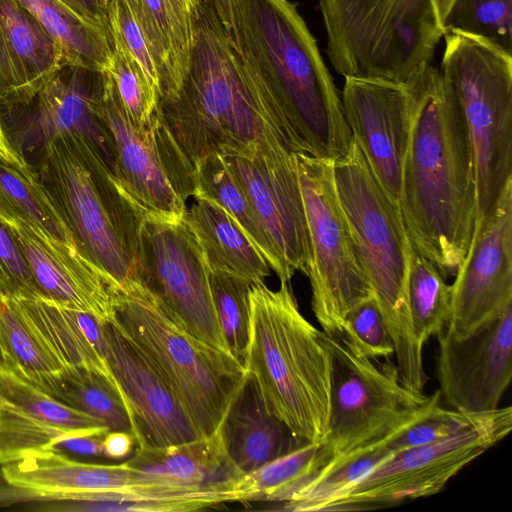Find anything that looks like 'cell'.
I'll return each instance as SVG.
<instances>
[{
    "label": "cell",
    "mask_w": 512,
    "mask_h": 512,
    "mask_svg": "<svg viewBox=\"0 0 512 512\" xmlns=\"http://www.w3.org/2000/svg\"><path fill=\"white\" fill-rule=\"evenodd\" d=\"M155 136L172 184L185 202L195 193V167L223 146L277 142L303 153L281 108L204 4L193 21L181 83L159 100Z\"/></svg>",
    "instance_id": "1"
},
{
    "label": "cell",
    "mask_w": 512,
    "mask_h": 512,
    "mask_svg": "<svg viewBox=\"0 0 512 512\" xmlns=\"http://www.w3.org/2000/svg\"><path fill=\"white\" fill-rule=\"evenodd\" d=\"M416 110L399 201L408 236L442 276H455L477 218V185L466 122L452 85L422 65L409 78Z\"/></svg>",
    "instance_id": "2"
},
{
    "label": "cell",
    "mask_w": 512,
    "mask_h": 512,
    "mask_svg": "<svg viewBox=\"0 0 512 512\" xmlns=\"http://www.w3.org/2000/svg\"><path fill=\"white\" fill-rule=\"evenodd\" d=\"M227 31L281 108L303 153L333 161L344 156L353 136L341 92L297 4L232 0Z\"/></svg>",
    "instance_id": "3"
},
{
    "label": "cell",
    "mask_w": 512,
    "mask_h": 512,
    "mask_svg": "<svg viewBox=\"0 0 512 512\" xmlns=\"http://www.w3.org/2000/svg\"><path fill=\"white\" fill-rule=\"evenodd\" d=\"M243 366L268 411L303 442L321 443L330 413L331 354L325 334L301 313L287 282L249 292Z\"/></svg>",
    "instance_id": "4"
},
{
    "label": "cell",
    "mask_w": 512,
    "mask_h": 512,
    "mask_svg": "<svg viewBox=\"0 0 512 512\" xmlns=\"http://www.w3.org/2000/svg\"><path fill=\"white\" fill-rule=\"evenodd\" d=\"M333 166L340 205L357 258L393 341L400 380L408 389L423 392L428 381L424 347L416 339L408 302L415 249L401 211L377 181L354 139Z\"/></svg>",
    "instance_id": "5"
},
{
    "label": "cell",
    "mask_w": 512,
    "mask_h": 512,
    "mask_svg": "<svg viewBox=\"0 0 512 512\" xmlns=\"http://www.w3.org/2000/svg\"><path fill=\"white\" fill-rule=\"evenodd\" d=\"M41 171L82 251L121 288L141 284L147 211L84 140L42 145Z\"/></svg>",
    "instance_id": "6"
},
{
    "label": "cell",
    "mask_w": 512,
    "mask_h": 512,
    "mask_svg": "<svg viewBox=\"0 0 512 512\" xmlns=\"http://www.w3.org/2000/svg\"><path fill=\"white\" fill-rule=\"evenodd\" d=\"M111 322L162 376L201 437L214 434L246 377L243 364L191 335L140 283L117 291Z\"/></svg>",
    "instance_id": "7"
},
{
    "label": "cell",
    "mask_w": 512,
    "mask_h": 512,
    "mask_svg": "<svg viewBox=\"0 0 512 512\" xmlns=\"http://www.w3.org/2000/svg\"><path fill=\"white\" fill-rule=\"evenodd\" d=\"M456 0H318L326 53L341 76L405 82L432 63Z\"/></svg>",
    "instance_id": "8"
},
{
    "label": "cell",
    "mask_w": 512,
    "mask_h": 512,
    "mask_svg": "<svg viewBox=\"0 0 512 512\" xmlns=\"http://www.w3.org/2000/svg\"><path fill=\"white\" fill-rule=\"evenodd\" d=\"M440 72L460 104L473 151L477 218L512 181V51L482 36L449 30Z\"/></svg>",
    "instance_id": "9"
},
{
    "label": "cell",
    "mask_w": 512,
    "mask_h": 512,
    "mask_svg": "<svg viewBox=\"0 0 512 512\" xmlns=\"http://www.w3.org/2000/svg\"><path fill=\"white\" fill-rule=\"evenodd\" d=\"M325 342L331 354L325 466L403 432L440 405L439 390L427 396L408 389L389 359L367 357L343 334H325Z\"/></svg>",
    "instance_id": "10"
},
{
    "label": "cell",
    "mask_w": 512,
    "mask_h": 512,
    "mask_svg": "<svg viewBox=\"0 0 512 512\" xmlns=\"http://www.w3.org/2000/svg\"><path fill=\"white\" fill-rule=\"evenodd\" d=\"M295 161L309 236L311 307L326 335H342L347 314L373 292L340 205L334 161L304 153H295Z\"/></svg>",
    "instance_id": "11"
},
{
    "label": "cell",
    "mask_w": 512,
    "mask_h": 512,
    "mask_svg": "<svg viewBox=\"0 0 512 512\" xmlns=\"http://www.w3.org/2000/svg\"><path fill=\"white\" fill-rule=\"evenodd\" d=\"M511 429L510 406L482 413L473 424L443 440L393 454L329 499L319 511L376 508L437 494Z\"/></svg>",
    "instance_id": "12"
},
{
    "label": "cell",
    "mask_w": 512,
    "mask_h": 512,
    "mask_svg": "<svg viewBox=\"0 0 512 512\" xmlns=\"http://www.w3.org/2000/svg\"><path fill=\"white\" fill-rule=\"evenodd\" d=\"M209 274L200 243L184 216L147 211L142 226L141 284L191 335L230 353L216 316Z\"/></svg>",
    "instance_id": "13"
},
{
    "label": "cell",
    "mask_w": 512,
    "mask_h": 512,
    "mask_svg": "<svg viewBox=\"0 0 512 512\" xmlns=\"http://www.w3.org/2000/svg\"><path fill=\"white\" fill-rule=\"evenodd\" d=\"M7 485L31 494L110 493L123 511L194 510L201 494L157 475L121 464L77 461L55 450L35 453L0 467Z\"/></svg>",
    "instance_id": "14"
},
{
    "label": "cell",
    "mask_w": 512,
    "mask_h": 512,
    "mask_svg": "<svg viewBox=\"0 0 512 512\" xmlns=\"http://www.w3.org/2000/svg\"><path fill=\"white\" fill-rule=\"evenodd\" d=\"M245 189L288 277L306 275L310 249L295 153L277 142L223 146L217 151Z\"/></svg>",
    "instance_id": "15"
},
{
    "label": "cell",
    "mask_w": 512,
    "mask_h": 512,
    "mask_svg": "<svg viewBox=\"0 0 512 512\" xmlns=\"http://www.w3.org/2000/svg\"><path fill=\"white\" fill-rule=\"evenodd\" d=\"M451 286L448 332L468 338L512 305V181L476 221L467 253Z\"/></svg>",
    "instance_id": "16"
},
{
    "label": "cell",
    "mask_w": 512,
    "mask_h": 512,
    "mask_svg": "<svg viewBox=\"0 0 512 512\" xmlns=\"http://www.w3.org/2000/svg\"><path fill=\"white\" fill-rule=\"evenodd\" d=\"M341 99L353 139L377 181L399 207L416 110L413 82L346 76Z\"/></svg>",
    "instance_id": "17"
},
{
    "label": "cell",
    "mask_w": 512,
    "mask_h": 512,
    "mask_svg": "<svg viewBox=\"0 0 512 512\" xmlns=\"http://www.w3.org/2000/svg\"><path fill=\"white\" fill-rule=\"evenodd\" d=\"M436 378L450 409L485 413L499 407L512 378V305L474 335L436 336Z\"/></svg>",
    "instance_id": "18"
},
{
    "label": "cell",
    "mask_w": 512,
    "mask_h": 512,
    "mask_svg": "<svg viewBox=\"0 0 512 512\" xmlns=\"http://www.w3.org/2000/svg\"><path fill=\"white\" fill-rule=\"evenodd\" d=\"M0 219L19 245L44 297L110 322L121 287L79 246L67 244L0 207Z\"/></svg>",
    "instance_id": "19"
},
{
    "label": "cell",
    "mask_w": 512,
    "mask_h": 512,
    "mask_svg": "<svg viewBox=\"0 0 512 512\" xmlns=\"http://www.w3.org/2000/svg\"><path fill=\"white\" fill-rule=\"evenodd\" d=\"M103 79L104 71L67 63L29 101L2 108L42 145L60 137L85 140L118 178L115 146L96 114Z\"/></svg>",
    "instance_id": "20"
},
{
    "label": "cell",
    "mask_w": 512,
    "mask_h": 512,
    "mask_svg": "<svg viewBox=\"0 0 512 512\" xmlns=\"http://www.w3.org/2000/svg\"><path fill=\"white\" fill-rule=\"evenodd\" d=\"M106 358L128 404L137 448L165 447L200 438L158 371L113 322L104 323Z\"/></svg>",
    "instance_id": "21"
},
{
    "label": "cell",
    "mask_w": 512,
    "mask_h": 512,
    "mask_svg": "<svg viewBox=\"0 0 512 512\" xmlns=\"http://www.w3.org/2000/svg\"><path fill=\"white\" fill-rule=\"evenodd\" d=\"M96 114L112 138L117 155L118 178L128 192L151 212L182 218L187 208L186 202L175 190L159 151L155 116L149 126H136L126 114L106 71Z\"/></svg>",
    "instance_id": "22"
},
{
    "label": "cell",
    "mask_w": 512,
    "mask_h": 512,
    "mask_svg": "<svg viewBox=\"0 0 512 512\" xmlns=\"http://www.w3.org/2000/svg\"><path fill=\"white\" fill-rule=\"evenodd\" d=\"M13 297L63 373L93 371L119 387L106 358L103 322L44 296Z\"/></svg>",
    "instance_id": "23"
},
{
    "label": "cell",
    "mask_w": 512,
    "mask_h": 512,
    "mask_svg": "<svg viewBox=\"0 0 512 512\" xmlns=\"http://www.w3.org/2000/svg\"><path fill=\"white\" fill-rule=\"evenodd\" d=\"M127 463L179 487L236 502L235 485L244 473L228 455L219 429L212 435L165 447L137 448Z\"/></svg>",
    "instance_id": "24"
},
{
    "label": "cell",
    "mask_w": 512,
    "mask_h": 512,
    "mask_svg": "<svg viewBox=\"0 0 512 512\" xmlns=\"http://www.w3.org/2000/svg\"><path fill=\"white\" fill-rule=\"evenodd\" d=\"M219 431L228 455L244 474L304 443L268 411L248 373L233 397Z\"/></svg>",
    "instance_id": "25"
},
{
    "label": "cell",
    "mask_w": 512,
    "mask_h": 512,
    "mask_svg": "<svg viewBox=\"0 0 512 512\" xmlns=\"http://www.w3.org/2000/svg\"><path fill=\"white\" fill-rule=\"evenodd\" d=\"M184 213L210 271H223L253 284L265 283L271 268L237 222L219 205L201 197Z\"/></svg>",
    "instance_id": "26"
},
{
    "label": "cell",
    "mask_w": 512,
    "mask_h": 512,
    "mask_svg": "<svg viewBox=\"0 0 512 512\" xmlns=\"http://www.w3.org/2000/svg\"><path fill=\"white\" fill-rule=\"evenodd\" d=\"M0 34L19 85L18 100L11 105L29 101L58 69L69 63L62 47L15 0H0Z\"/></svg>",
    "instance_id": "27"
},
{
    "label": "cell",
    "mask_w": 512,
    "mask_h": 512,
    "mask_svg": "<svg viewBox=\"0 0 512 512\" xmlns=\"http://www.w3.org/2000/svg\"><path fill=\"white\" fill-rule=\"evenodd\" d=\"M194 197H205L225 210L268 262L280 282L290 278L255 209L228 163L218 152L204 157L194 169Z\"/></svg>",
    "instance_id": "28"
},
{
    "label": "cell",
    "mask_w": 512,
    "mask_h": 512,
    "mask_svg": "<svg viewBox=\"0 0 512 512\" xmlns=\"http://www.w3.org/2000/svg\"><path fill=\"white\" fill-rule=\"evenodd\" d=\"M0 362L54 397L63 371L27 320L17 300L0 293Z\"/></svg>",
    "instance_id": "29"
},
{
    "label": "cell",
    "mask_w": 512,
    "mask_h": 512,
    "mask_svg": "<svg viewBox=\"0 0 512 512\" xmlns=\"http://www.w3.org/2000/svg\"><path fill=\"white\" fill-rule=\"evenodd\" d=\"M34 16L62 47L70 64L105 71L112 38L86 22L62 0H15Z\"/></svg>",
    "instance_id": "30"
},
{
    "label": "cell",
    "mask_w": 512,
    "mask_h": 512,
    "mask_svg": "<svg viewBox=\"0 0 512 512\" xmlns=\"http://www.w3.org/2000/svg\"><path fill=\"white\" fill-rule=\"evenodd\" d=\"M327 461L321 443L304 442L245 473L235 485L237 501L285 502L311 480Z\"/></svg>",
    "instance_id": "31"
},
{
    "label": "cell",
    "mask_w": 512,
    "mask_h": 512,
    "mask_svg": "<svg viewBox=\"0 0 512 512\" xmlns=\"http://www.w3.org/2000/svg\"><path fill=\"white\" fill-rule=\"evenodd\" d=\"M0 207L58 240L80 247L61 206L30 166L20 169L0 162Z\"/></svg>",
    "instance_id": "32"
},
{
    "label": "cell",
    "mask_w": 512,
    "mask_h": 512,
    "mask_svg": "<svg viewBox=\"0 0 512 512\" xmlns=\"http://www.w3.org/2000/svg\"><path fill=\"white\" fill-rule=\"evenodd\" d=\"M108 431L107 426L87 429L60 427L0 395V467L35 453L54 450L56 444L65 438L81 434L105 436Z\"/></svg>",
    "instance_id": "33"
},
{
    "label": "cell",
    "mask_w": 512,
    "mask_h": 512,
    "mask_svg": "<svg viewBox=\"0 0 512 512\" xmlns=\"http://www.w3.org/2000/svg\"><path fill=\"white\" fill-rule=\"evenodd\" d=\"M54 398L99 419L110 431L134 433L121 389L99 373L82 369L65 371Z\"/></svg>",
    "instance_id": "34"
},
{
    "label": "cell",
    "mask_w": 512,
    "mask_h": 512,
    "mask_svg": "<svg viewBox=\"0 0 512 512\" xmlns=\"http://www.w3.org/2000/svg\"><path fill=\"white\" fill-rule=\"evenodd\" d=\"M408 302L416 339L424 347L449 324L451 286L437 267L417 251H414L409 271Z\"/></svg>",
    "instance_id": "35"
},
{
    "label": "cell",
    "mask_w": 512,
    "mask_h": 512,
    "mask_svg": "<svg viewBox=\"0 0 512 512\" xmlns=\"http://www.w3.org/2000/svg\"><path fill=\"white\" fill-rule=\"evenodd\" d=\"M146 38L161 79L160 99L173 94L185 73L165 0H127Z\"/></svg>",
    "instance_id": "36"
},
{
    "label": "cell",
    "mask_w": 512,
    "mask_h": 512,
    "mask_svg": "<svg viewBox=\"0 0 512 512\" xmlns=\"http://www.w3.org/2000/svg\"><path fill=\"white\" fill-rule=\"evenodd\" d=\"M210 288L218 323L229 352L241 363L248 343L250 281L223 271H210Z\"/></svg>",
    "instance_id": "37"
},
{
    "label": "cell",
    "mask_w": 512,
    "mask_h": 512,
    "mask_svg": "<svg viewBox=\"0 0 512 512\" xmlns=\"http://www.w3.org/2000/svg\"><path fill=\"white\" fill-rule=\"evenodd\" d=\"M106 68L129 119L138 127H147L157 112L160 95L149 83L138 63L116 40Z\"/></svg>",
    "instance_id": "38"
},
{
    "label": "cell",
    "mask_w": 512,
    "mask_h": 512,
    "mask_svg": "<svg viewBox=\"0 0 512 512\" xmlns=\"http://www.w3.org/2000/svg\"><path fill=\"white\" fill-rule=\"evenodd\" d=\"M0 395L49 423L68 429L105 426L102 421L72 408L28 383L0 362Z\"/></svg>",
    "instance_id": "39"
},
{
    "label": "cell",
    "mask_w": 512,
    "mask_h": 512,
    "mask_svg": "<svg viewBox=\"0 0 512 512\" xmlns=\"http://www.w3.org/2000/svg\"><path fill=\"white\" fill-rule=\"evenodd\" d=\"M445 30L482 36L512 51V0H456Z\"/></svg>",
    "instance_id": "40"
},
{
    "label": "cell",
    "mask_w": 512,
    "mask_h": 512,
    "mask_svg": "<svg viewBox=\"0 0 512 512\" xmlns=\"http://www.w3.org/2000/svg\"><path fill=\"white\" fill-rule=\"evenodd\" d=\"M342 334L367 357L390 359L395 353L393 341L373 296L347 314Z\"/></svg>",
    "instance_id": "41"
},
{
    "label": "cell",
    "mask_w": 512,
    "mask_h": 512,
    "mask_svg": "<svg viewBox=\"0 0 512 512\" xmlns=\"http://www.w3.org/2000/svg\"><path fill=\"white\" fill-rule=\"evenodd\" d=\"M106 11L112 40L118 41L130 53L161 96V79L156 62L127 0H111Z\"/></svg>",
    "instance_id": "42"
},
{
    "label": "cell",
    "mask_w": 512,
    "mask_h": 512,
    "mask_svg": "<svg viewBox=\"0 0 512 512\" xmlns=\"http://www.w3.org/2000/svg\"><path fill=\"white\" fill-rule=\"evenodd\" d=\"M482 413H464L436 406L422 419L391 439L388 448L393 454L443 440L473 424Z\"/></svg>",
    "instance_id": "43"
},
{
    "label": "cell",
    "mask_w": 512,
    "mask_h": 512,
    "mask_svg": "<svg viewBox=\"0 0 512 512\" xmlns=\"http://www.w3.org/2000/svg\"><path fill=\"white\" fill-rule=\"evenodd\" d=\"M0 293L16 297L43 296L19 245L1 219Z\"/></svg>",
    "instance_id": "44"
},
{
    "label": "cell",
    "mask_w": 512,
    "mask_h": 512,
    "mask_svg": "<svg viewBox=\"0 0 512 512\" xmlns=\"http://www.w3.org/2000/svg\"><path fill=\"white\" fill-rule=\"evenodd\" d=\"M180 60L186 69L197 0H165Z\"/></svg>",
    "instance_id": "45"
},
{
    "label": "cell",
    "mask_w": 512,
    "mask_h": 512,
    "mask_svg": "<svg viewBox=\"0 0 512 512\" xmlns=\"http://www.w3.org/2000/svg\"><path fill=\"white\" fill-rule=\"evenodd\" d=\"M18 95L17 76L0 34V105L15 103Z\"/></svg>",
    "instance_id": "46"
},
{
    "label": "cell",
    "mask_w": 512,
    "mask_h": 512,
    "mask_svg": "<svg viewBox=\"0 0 512 512\" xmlns=\"http://www.w3.org/2000/svg\"><path fill=\"white\" fill-rule=\"evenodd\" d=\"M62 1L86 22L101 29L112 38L107 18V11L100 0Z\"/></svg>",
    "instance_id": "47"
},
{
    "label": "cell",
    "mask_w": 512,
    "mask_h": 512,
    "mask_svg": "<svg viewBox=\"0 0 512 512\" xmlns=\"http://www.w3.org/2000/svg\"><path fill=\"white\" fill-rule=\"evenodd\" d=\"M104 436L81 434L68 437L56 444L54 450L82 456H103L102 440Z\"/></svg>",
    "instance_id": "48"
},
{
    "label": "cell",
    "mask_w": 512,
    "mask_h": 512,
    "mask_svg": "<svg viewBox=\"0 0 512 512\" xmlns=\"http://www.w3.org/2000/svg\"><path fill=\"white\" fill-rule=\"evenodd\" d=\"M137 446L134 435L126 431H108L102 440L103 456L110 459L129 457Z\"/></svg>",
    "instance_id": "49"
},
{
    "label": "cell",
    "mask_w": 512,
    "mask_h": 512,
    "mask_svg": "<svg viewBox=\"0 0 512 512\" xmlns=\"http://www.w3.org/2000/svg\"><path fill=\"white\" fill-rule=\"evenodd\" d=\"M0 162L23 169L29 167L25 157L11 144L3 127L0 113Z\"/></svg>",
    "instance_id": "50"
},
{
    "label": "cell",
    "mask_w": 512,
    "mask_h": 512,
    "mask_svg": "<svg viewBox=\"0 0 512 512\" xmlns=\"http://www.w3.org/2000/svg\"><path fill=\"white\" fill-rule=\"evenodd\" d=\"M199 4L207 5L217 15L226 30L232 20V0H197Z\"/></svg>",
    "instance_id": "51"
},
{
    "label": "cell",
    "mask_w": 512,
    "mask_h": 512,
    "mask_svg": "<svg viewBox=\"0 0 512 512\" xmlns=\"http://www.w3.org/2000/svg\"><path fill=\"white\" fill-rule=\"evenodd\" d=\"M10 490L11 487L5 483L0 470V504L3 503L6 496L10 493Z\"/></svg>",
    "instance_id": "52"
},
{
    "label": "cell",
    "mask_w": 512,
    "mask_h": 512,
    "mask_svg": "<svg viewBox=\"0 0 512 512\" xmlns=\"http://www.w3.org/2000/svg\"><path fill=\"white\" fill-rule=\"evenodd\" d=\"M101 3L104 5V7L106 8L108 3L111 1V0H100Z\"/></svg>",
    "instance_id": "53"
}]
</instances>
